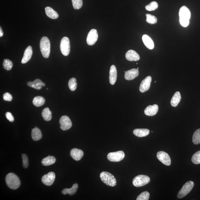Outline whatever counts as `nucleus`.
<instances>
[{
  "label": "nucleus",
  "mask_w": 200,
  "mask_h": 200,
  "mask_svg": "<svg viewBox=\"0 0 200 200\" xmlns=\"http://www.w3.org/2000/svg\"><path fill=\"white\" fill-rule=\"evenodd\" d=\"M179 16L181 25L184 27H187L189 25L191 16L189 9L186 6H182L179 10Z\"/></svg>",
  "instance_id": "f257e3e1"
},
{
  "label": "nucleus",
  "mask_w": 200,
  "mask_h": 200,
  "mask_svg": "<svg viewBox=\"0 0 200 200\" xmlns=\"http://www.w3.org/2000/svg\"><path fill=\"white\" fill-rule=\"evenodd\" d=\"M5 181L7 186L13 190L17 189L20 185L19 178L14 173H8L6 177Z\"/></svg>",
  "instance_id": "f03ea898"
},
{
  "label": "nucleus",
  "mask_w": 200,
  "mask_h": 200,
  "mask_svg": "<svg viewBox=\"0 0 200 200\" xmlns=\"http://www.w3.org/2000/svg\"><path fill=\"white\" fill-rule=\"evenodd\" d=\"M40 47L43 57L45 58H48L50 55V41L47 37L44 36L41 38Z\"/></svg>",
  "instance_id": "7ed1b4c3"
},
{
  "label": "nucleus",
  "mask_w": 200,
  "mask_h": 200,
  "mask_svg": "<svg viewBox=\"0 0 200 200\" xmlns=\"http://www.w3.org/2000/svg\"><path fill=\"white\" fill-rule=\"evenodd\" d=\"M100 176L102 182L107 185L113 187L117 185L116 179L111 173L108 172H103L100 174Z\"/></svg>",
  "instance_id": "20e7f679"
},
{
  "label": "nucleus",
  "mask_w": 200,
  "mask_h": 200,
  "mask_svg": "<svg viewBox=\"0 0 200 200\" xmlns=\"http://www.w3.org/2000/svg\"><path fill=\"white\" fill-rule=\"evenodd\" d=\"M150 178L145 175H139L134 177L132 183L136 187H140L146 185L150 182Z\"/></svg>",
  "instance_id": "39448f33"
},
{
  "label": "nucleus",
  "mask_w": 200,
  "mask_h": 200,
  "mask_svg": "<svg viewBox=\"0 0 200 200\" xmlns=\"http://www.w3.org/2000/svg\"><path fill=\"white\" fill-rule=\"evenodd\" d=\"M194 186V183L193 181H189L186 183L177 194V198L181 199L185 197L191 191Z\"/></svg>",
  "instance_id": "423d86ee"
},
{
  "label": "nucleus",
  "mask_w": 200,
  "mask_h": 200,
  "mask_svg": "<svg viewBox=\"0 0 200 200\" xmlns=\"http://www.w3.org/2000/svg\"><path fill=\"white\" fill-rule=\"evenodd\" d=\"M61 53L65 56L69 55L70 52V43L69 39L67 37H63L62 39L60 44Z\"/></svg>",
  "instance_id": "0eeeda50"
},
{
  "label": "nucleus",
  "mask_w": 200,
  "mask_h": 200,
  "mask_svg": "<svg viewBox=\"0 0 200 200\" xmlns=\"http://www.w3.org/2000/svg\"><path fill=\"white\" fill-rule=\"evenodd\" d=\"M125 153L122 151L110 152L107 156L108 159L112 162H118L122 160L124 158Z\"/></svg>",
  "instance_id": "6e6552de"
},
{
  "label": "nucleus",
  "mask_w": 200,
  "mask_h": 200,
  "mask_svg": "<svg viewBox=\"0 0 200 200\" xmlns=\"http://www.w3.org/2000/svg\"><path fill=\"white\" fill-rule=\"evenodd\" d=\"M98 37V33L96 30L91 29L87 35V44L90 46L93 45L96 42Z\"/></svg>",
  "instance_id": "1a4fd4ad"
},
{
  "label": "nucleus",
  "mask_w": 200,
  "mask_h": 200,
  "mask_svg": "<svg viewBox=\"0 0 200 200\" xmlns=\"http://www.w3.org/2000/svg\"><path fill=\"white\" fill-rule=\"evenodd\" d=\"M158 160L165 165L169 166L171 164V159L169 155L164 151H159L157 154Z\"/></svg>",
  "instance_id": "9d476101"
},
{
  "label": "nucleus",
  "mask_w": 200,
  "mask_h": 200,
  "mask_svg": "<svg viewBox=\"0 0 200 200\" xmlns=\"http://www.w3.org/2000/svg\"><path fill=\"white\" fill-rule=\"evenodd\" d=\"M60 128L63 130H69L72 126V123L70 118L67 116H63L60 119Z\"/></svg>",
  "instance_id": "9b49d317"
},
{
  "label": "nucleus",
  "mask_w": 200,
  "mask_h": 200,
  "mask_svg": "<svg viewBox=\"0 0 200 200\" xmlns=\"http://www.w3.org/2000/svg\"><path fill=\"white\" fill-rule=\"evenodd\" d=\"M55 179V173L53 172H50L48 174L45 175L42 177V181L46 185L50 186L53 184Z\"/></svg>",
  "instance_id": "f8f14e48"
},
{
  "label": "nucleus",
  "mask_w": 200,
  "mask_h": 200,
  "mask_svg": "<svg viewBox=\"0 0 200 200\" xmlns=\"http://www.w3.org/2000/svg\"><path fill=\"white\" fill-rule=\"evenodd\" d=\"M152 77L151 76H147L142 81L140 85L139 90L142 93H144L148 90L150 88Z\"/></svg>",
  "instance_id": "ddd939ff"
},
{
  "label": "nucleus",
  "mask_w": 200,
  "mask_h": 200,
  "mask_svg": "<svg viewBox=\"0 0 200 200\" xmlns=\"http://www.w3.org/2000/svg\"><path fill=\"white\" fill-rule=\"evenodd\" d=\"M158 109V106L156 104H154L153 105H149L145 109L144 113L146 115L148 116H153L156 114Z\"/></svg>",
  "instance_id": "4468645a"
},
{
  "label": "nucleus",
  "mask_w": 200,
  "mask_h": 200,
  "mask_svg": "<svg viewBox=\"0 0 200 200\" xmlns=\"http://www.w3.org/2000/svg\"><path fill=\"white\" fill-rule=\"evenodd\" d=\"M139 74V70L137 69H132L125 73V78L127 80H133L137 77Z\"/></svg>",
  "instance_id": "2eb2a0df"
},
{
  "label": "nucleus",
  "mask_w": 200,
  "mask_h": 200,
  "mask_svg": "<svg viewBox=\"0 0 200 200\" xmlns=\"http://www.w3.org/2000/svg\"><path fill=\"white\" fill-rule=\"evenodd\" d=\"M126 58L130 61H136L140 59V56L137 52L134 50H130L126 52Z\"/></svg>",
  "instance_id": "dca6fc26"
},
{
  "label": "nucleus",
  "mask_w": 200,
  "mask_h": 200,
  "mask_svg": "<svg viewBox=\"0 0 200 200\" xmlns=\"http://www.w3.org/2000/svg\"><path fill=\"white\" fill-rule=\"evenodd\" d=\"M117 72L116 68L114 65H112L109 71V82L111 85H114L117 81Z\"/></svg>",
  "instance_id": "f3484780"
},
{
  "label": "nucleus",
  "mask_w": 200,
  "mask_h": 200,
  "mask_svg": "<svg viewBox=\"0 0 200 200\" xmlns=\"http://www.w3.org/2000/svg\"><path fill=\"white\" fill-rule=\"evenodd\" d=\"M33 51L32 48L30 46H29L26 49L24 52V55L21 61L22 64L27 63L31 59L32 56Z\"/></svg>",
  "instance_id": "a211bd4d"
},
{
  "label": "nucleus",
  "mask_w": 200,
  "mask_h": 200,
  "mask_svg": "<svg viewBox=\"0 0 200 200\" xmlns=\"http://www.w3.org/2000/svg\"><path fill=\"white\" fill-rule=\"evenodd\" d=\"M70 155L74 160L76 161H79L83 157V152L80 149L74 148L71 151Z\"/></svg>",
  "instance_id": "6ab92c4d"
},
{
  "label": "nucleus",
  "mask_w": 200,
  "mask_h": 200,
  "mask_svg": "<svg viewBox=\"0 0 200 200\" xmlns=\"http://www.w3.org/2000/svg\"><path fill=\"white\" fill-rule=\"evenodd\" d=\"M143 42L146 46L149 49L152 50L154 48V44L152 39L148 35H143Z\"/></svg>",
  "instance_id": "aec40b11"
},
{
  "label": "nucleus",
  "mask_w": 200,
  "mask_h": 200,
  "mask_svg": "<svg viewBox=\"0 0 200 200\" xmlns=\"http://www.w3.org/2000/svg\"><path fill=\"white\" fill-rule=\"evenodd\" d=\"M150 131L147 129H136L133 131V133L138 137H145L148 135Z\"/></svg>",
  "instance_id": "412c9836"
},
{
  "label": "nucleus",
  "mask_w": 200,
  "mask_h": 200,
  "mask_svg": "<svg viewBox=\"0 0 200 200\" xmlns=\"http://www.w3.org/2000/svg\"><path fill=\"white\" fill-rule=\"evenodd\" d=\"M46 14L48 17L52 19H57L59 17V15L57 12L54 10L53 9L50 7H46L45 8Z\"/></svg>",
  "instance_id": "4be33fe9"
},
{
  "label": "nucleus",
  "mask_w": 200,
  "mask_h": 200,
  "mask_svg": "<svg viewBox=\"0 0 200 200\" xmlns=\"http://www.w3.org/2000/svg\"><path fill=\"white\" fill-rule=\"evenodd\" d=\"M31 135L32 139L34 141H39L42 138V134L41 131L40 129L36 127L32 129Z\"/></svg>",
  "instance_id": "5701e85b"
},
{
  "label": "nucleus",
  "mask_w": 200,
  "mask_h": 200,
  "mask_svg": "<svg viewBox=\"0 0 200 200\" xmlns=\"http://www.w3.org/2000/svg\"><path fill=\"white\" fill-rule=\"evenodd\" d=\"M181 95L180 92L177 91L172 98L171 104L172 106L173 107H177L178 105L179 102L181 101Z\"/></svg>",
  "instance_id": "b1692460"
},
{
  "label": "nucleus",
  "mask_w": 200,
  "mask_h": 200,
  "mask_svg": "<svg viewBox=\"0 0 200 200\" xmlns=\"http://www.w3.org/2000/svg\"><path fill=\"white\" fill-rule=\"evenodd\" d=\"M78 187V185L77 184H74L72 187L70 189H65L62 191V193L63 195H66L68 194L72 196L74 195L76 193Z\"/></svg>",
  "instance_id": "393cba45"
},
{
  "label": "nucleus",
  "mask_w": 200,
  "mask_h": 200,
  "mask_svg": "<svg viewBox=\"0 0 200 200\" xmlns=\"http://www.w3.org/2000/svg\"><path fill=\"white\" fill-rule=\"evenodd\" d=\"M56 160V159L54 156H49L43 159L42 161V164L45 166H50L55 164Z\"/></svg>",
  "instance_id": "a878e982"
},
{
  "label": "nucleus",
  "mask_w": 200,
  "mask_h": 200,
  "mask_svg": "<svg viewBox=\"0 0 200 200\" xmlns=\"http://www.w3.org/2000/svg\"><path fill=\"white\" fill-rule=\"evenodd\" d=\"M42 115L43 118L46 121L51 120L52 118V112L48 108H45L43 110Z\"/></svg>",
  "instance_id": "bb28decb"
},
{
  "label": "nucleus",
  "mask_w": 200,
  "mask_h": 200,
  "mask_svg": "<svg viewBox=\"0 0 200 200\" xmlns=\"http://www.w3.org/2000/svg\"><path fill=\"white\" fill-rule=\"evenodd\" d=\"M45 103V99L42 96L35 97L33 100V104L36 107H40L44 105Z\"/></svg>",
  "instance_id": "cd10ccee"
},
{
  "label": "nucleus",
  "mask_w": 200,
  "mask_h": 200,
  "mask_svg": "<svg viewBox=\"0 0 200 200\" xmlns=\"http://www.w3.org/2000/svg\"><path fill=\"white\" fill-rule=\"evenodd\" d=\"M192 141L194 144L198 145L200 143V129H198L194 132Z\"/></svg>",
  "instance_id": "c85d7f7f"
},
{
  "label": "nucleus",
  "mask_w": 200,
  "mask_h": 200,
  "mask_svg": "<svg viewBox=\"0 0 200 200\" xmlns=\"http://www.w3.org/2000/svg\"><path fill=\"white\" fill-rule=\"evenodd\" d=\"M69 87L72 91H75L77 88V83L75 78H73L69 80L68 82Z\"/></svg>",
  "instance_id": "c756f323"
},
{
  "label": "nucleus",
  "mask_w": 200,
  "mask_h": 200,
  "mask_svg": "<svg viewBox=\"0 0 200 200\" xmlns=\"http://www.w3.org/2000/svg\"><path fill=\"white\" fill-rule=\"evenodd\" d=\"M146 16L147 17L146 21L147 23L155 24L157 22V19L155 16L151 14H147Z\"/></svg>",
  "instance_id": "7c9ffc66"
},
{
  "label": "nucleus",
  "mask_w": 200,
  "mask_h": 200,
  "mask_svg": "<svg viewBox=\"0 0 200 200\" xmlns=\"http://www.w3.org/2000/svg\"><path fill=\"white\" fill-rule=\"evenodd\" d=\"M158 5L157 2L153 1L147 5L145 7V9L147 11H152L155 10L158 8Z\"/></svg>",
  "instance_id": "2f4dec72"
},
{
  "label": "nucleus",
  "mask_w": 200,
  "mask_h": 200,
  "mask_svg": "<svg viewBox=\"0 0 200 200\" xmlns=\"http://www.w3.org/2000/svg\"><path fill=\"white\" fill-rule=\"evenodd\" d=\"M3 68L5 70H9L12 69L13 67V63L12 61L8 59H5L4 60L3 63Z\"/></svg>",
  "instance_id": "473e14b6"
},
{
  "label": "nucleus",
  "mask_w": 200,
  "mask_h": 200,
  "mask_svg": "<svg viewBox=\"0 0 200 200\" xmlns=\"http://www.w3.org/2000/svg\"><path fill=\"white\" fill-rule=\"evenodd\" d=\"M192 161L195 164H200V151L195 153L192 158Z\"/></svg>",
  "instance_id": "72a5a7b5"
},
{
  "label": "nucleus",
  "mask_w": 200,
  "mask_h": 200,
  "mask_svg": "<svg viewBox=\"0 0 200 200\" xmlns=\"http://www.w3.org/2000/svg\"><path fill=\"white\" fill-rule=\"evenodd\" d=\"M74 8L78 10L81 8L83 5L82 0H72Z\"/></svg>",
  "instance_id": "f704fd0d"
},
{
  "label": "nucleus",
  "mask_w": 200,
  "mask_h": 200,
  "mask_svg": "<svg viewBox=\"0 0 200 200\" xmlns=\"http://www.w3.org/2000/svg\"><path fill=\"white\" fill-rule=\"evenodd\" d=\"M150 197V194L148 192L145 191L138 196L136 200H148Z\"/></svg>",
  "instance_id": "c9c22d12"
},
{
  "label": "nucleus",
  "mask_w": 200,
  "mask_h": 200,
  "mask_svg": "<svg viewBox=\"0 0 200 200\" xmlns=\"http://www.w3.org/2000/svg\"><path fill=\"white\" fill-rule=\"evenodd\" d=\"M22 160H23V166L24 168H27L28 166V157L25 154L22 155Z\"/></svg>",
  "instance_id": "e433bc0d"
},
{
  "label": "nucleus",
  "mask_w": 200,
  "mask_h": 200,
  "mask_svg": "<svg viewBox=\"0 0 200 200\" xmlns=\"http://www.w3.org/2000/svg\"><path fill=\"white\" fill-rule=\"evenodd\" d=\"M27 85L29 87H32L33 88L37 90H40L42 88V87H40L35 84L34 82H29L27 83Z\"/></svg>",
  "instance_id": "4c0bfd02"
},
{
  "label": "nucleus",
  "mask_w": 200,
  "mask_h": 200,
  "mask_svg": "<svg viewBox=\"0 0 200 200\" xmlns=\"http://www.w3.org/2000/svg\"><path fill=\"white\" fill-rule=\"evenodd\" d=\"M3 99L5 101L10 102L12 100V96L10 93L7 92L3 95Z\"/></svg>",
  "instance_id": "58836bf2"
},
{
  "label": "nucleus",
  "mask_w": 200,
  "mask_h": 200,
  "mask_svg": "<svg viewBox=\"0 0 200 200\" xmlns=\"http://www.w3.org/2000/svg\"><path fill=\"white\" fill-rule=\"evenodd\" d=\"M5 116L6 118L11 122H13V121H14V117L11 113H9V112H7L5 114Z\"/></svg>",
  "instance_id": "ea45409f"
},
{
  "label": "nucleus",
  "mask_w": 200,
  "mask_h": 200,
  "mask_svg": "<svg viewBox=\"0 0 200 200\" xmlns=\"http://www.w3.org/2000/svg\"><path fill=\"white\" fill-rule=\"evenodd\" d=\"M33 82H34V83L35 84H36L37 85L40 86V87H45V85L44 83H43L39 79H35L34 81H33Z\"/></svg>",
  "instance_id": "a19ab883"
},
{
  "label": "nucleus",
  "mask_w": 200,
  "mask_h": 200,
  "mask_svg": "<svg viewBox=\"0 0 200 200\" xmlns=\"http://www.w3.org/2000/svg\"><path fill=\"white\" fill-rule=\"evenodd\" d=\"M3 33L1 27H0V37H1L3 36Z\"/></svg>",
  "instance_id": "79ce46f5"
},
{
  "label": "nucleus",
  "mask_w": 200,
  "mask_h": 200,
  "mask_svg": "<svg viewBox=\"0 0 200 200\" xmlns=\"http://www.w3.org/2000/svg\"><path fill=\"white\" fill-rule=\"evenodd\" d=\"M137 69V70H139V68H138Z\"/></svg>",
  "instance_id": "37998d69"
}]
</instances>
